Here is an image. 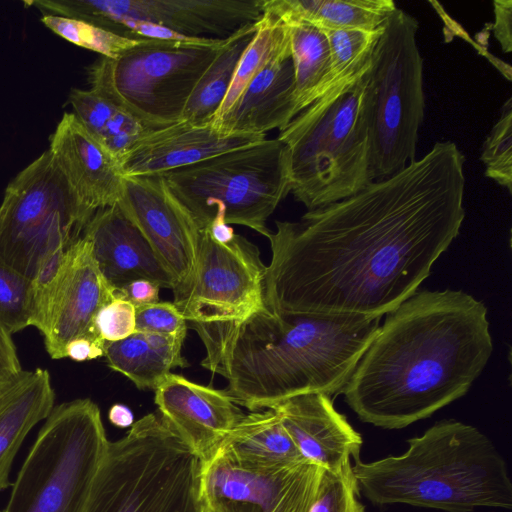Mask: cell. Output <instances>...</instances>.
<instances>
[{
  "label": "cell",
  "instance_id": "6da1fadb",
  "mask_svg": "<svg viewBox=\"0 0 512 512\" xmlns=\"http://www.w3.org/2000/svg\"><path fill=\"white\" fill-rule=\"evenodd\" d=\"M465 156L452 141L358 193L276 221L264 301L276 314L382 317L418 291L465 218Z\"/></svg>",
  "mask_w": 512,
  "mask_h": 512
},
{
  "label": "cell",
  "instance_id": "7a4b0ae2",
  "mask_svg": "<svg viewBox=\"0 0 512 512\" xmlns=\"http://www.w3.org/2000/svg\"><path fill=\"white\" fill-rule=\"evenodd\" d=\"M492 351L482 301L417 291L385 314L340 394L361 421L401 429L463 397Z\"/></svg>",
  "mask_w": 512,
  "mask_h": 512
},
{
  "label": "cell",
  "instance_id": "3957f363",
  "mask_svg": "<svg viewBox=\"0 0 512 512\" xmlns=\"http://www.w3.org/2000/svg\"><path fill=\"white\" fill-rule=\"evenodd\" d=\"M380 319L276 314L265 307L238 323L188 326L204 343L202 366L222 375L226 393L252 412L303 394H340Z\"/></svg>",
  "mask_w": 512,
  "mask_h": 512
},
{
  "label": "cell",
  "instance_id": "277c9868",
  "mask_svg": "<svg viewBox=\"0 0 512 512\" xmlns=\"http://www.w3.org/2000/svg\"><path fill=\"white\" fill-rule=\"evenodd\" d=\"M359 491L375 505L408 504L446 512L512 508L504 458L476 427L455 419L436 422L408 440L401 455L352 465Z\"/></svg>",
  "mask_w": 512,
  "mask_h": 512
},
{
  "label": "cell",
  "instance_id": "5b68a950",
  "mask_svg": "<svg viewBox=\"0 0 512 512\" xmlns=\"http://www.w3.org/2000/svg\"><path fill=\"white\" fill-rule=\"evenodd\" d=\"M368 74L328 103L313 102L280 130L291 191L308 210L348 198L375 181Z\"/></svg>",
  "mask_w": 512,
  "mask_h": 512
},
{
  "label": "cell",
  "instance_id": "8992f818",
  "mask_svg": "<svg viewBox=\"0 0 512 512\" xmlns=\"http://www.w3.org/2000/svg\"><path fill=\"white\" fill-rule=\"evenodd\" d=\"M84 512H207L202 461L149 413L108 442Z\"/></svg>",
  "mask_w": 512,
  "mask_h": 512
},
{
  "label": "cell",
  "instance_id": "52a82bcc",
  "mask_svg": "<svg viewBox=\"0 0 512 512\" xmlns=\"http://www.w3.org/2000/svg\"><path fill=\"white\" fill-rule=\"evenodd\" d=\"M162 176L199 230L222 221L266 237L268 218L291 191L289 153L277 138H265Z\"/></svg>",
  "mask_w": 512,
  "mask_h": 512
},
{
  "label": "cell",
  "instance_id": "ba28073f",
  "mask_svg": "<svg viewBox=\"0 0 512 512\" xmlns=\"http://www.w3.org/2000/svg\"><path fill=\"white\" fill-rule=\"evenodd\" d=\"M108 442L99 407L91 399L54 406L3 512H84Z\"/></svg>",
  "mask_w": 512,
  "mask_h": 512
},
{
  "label": "cell",
  "instance_id": "9c48e42d",
  "mask_svg": "<svg viewBox=\"0 0 512 512\" xmlns=\"http://www.w3.org/2000/svg\"><path fill=\"white\" fill-rule=\"evenodd\" d=\"M225 40H141L116 59L94 62L88 68L90 88L152 130L170 126L182 121L197 82Z\"/></svg>",
  "mask_w": 512,
  "mask_h": 512
},
{
  "label": "cell",
  "instance_id": "30bf717a",
  "mask_svg": "<svg viewBox=\"0 0 512 512\" xmlns=\"http://www.w3.org/2000/svg\"><path fill=\"white\" fill-rule=\"evenodd\" d=\"M94 214L47 149L7 185L0 204V257L34 279L57 252L82 236Z\"/></svg>",
  "mask_w": 512,
  "mask_h": 512
},
{
  "label": "cell",
  "instance_id": "8fae6325",
  "mask_svg": "<svg viewBox=\"0 0 512 512\" xmlns=\"http://www.w3.org/2000/svg\"><path fill=\"white\" fill-rule=\"evenodd\" d=\"M418 27L416 18L396 8L373 49L369 79L375 180L389 177L415 160L425 109Z\"/></svg>",
  "mask_w": 512,
  "mask_h": 512
},
{
  "label": "cell",
  "instance_id": "7c38bea8",
  "mask_svg": "<svg viewBox=\"0 0 512 512\" xmlns=\"http://www.w3.org/2000/svg\"><path fill=\"white\" fill-rule=\"evenodd\" d=\"M113 298L114 289L100 273L85 238L52 256L33 279L32 316L50 357L66 358V346L75 339L101 340L94 321Z\"/></svg>",
  "mask_w": 512,
  "mask_h": 512
},
{
  "label": "cell",
  "instance_id": "4fadbf2b",
  "mask_svg": "<svg viewBox=\"0 0 512 512\" xmlns=\"http://www.w3.org/2000/svg\"><path fill=\"white\" fill-rule=\"evenodd\" d=\"M265 271L257 246L245 237L219 243L200 230L193 277L173 303L188 323L242 322L266 307Z\"/></svg>",
  "mask_w": 512,
  "mask_h": 512
},
{
  "label": "cell",
  "instance_id": "5bb4252c",
  "mask_svg": "<svg viewBox=\"0 0 512 512\" xmlns=\"http://www.w3.org/2000/svg\"><path fill=\"white\" fill-rule=\"evenodd\" d=\"M24 4L43 16L83 20L106 30L121 20H136L192 40L228 39L263 15V0H30Z\"/></svg>",
  "mask_w": 512,
  "mask_h": 512
},
{
  "label": "cell",
  "instance_id": "9a60e30c",
  "mask_svg": "<svg viewBox=\"0 0 512 512\" xmlns=\"http://www.w3.org/2000/svg\"><path fill=\"white\" fill-rule=\"evenodd\" d=\"M321 472L306 459L256 466L216 454L202 463V493L214 512H309Z\"/></svg>",
  "mask_w": 512,
  "mask_h": 512
},
{
  "label": "cell",
  "instance_id": "2e32d148",
  "mask_svg": "<svg viewBox=\"0 0 512 512\" xmlns=\"http://www.w3.org/2000/svg\"><path fill=\"white\" fill-rule=\"evenodd\" d=\"M118 205L140 229L170 273L174 298L181 295L194 274L200 234L188 210L162 175L125 176Z\"/></svg>",
  "mask_w": 512,
  "mask_h": 512
},
{
  "label": "cell",
  "instance_id": "e0dca14e",
  "mask_svg": "<svg viewBox=\"0 0 512 512\" xmlns=\"http://www.w3.org/2000/svg\"><path fill=\"white\" fill-rule=\"evenodd\" d=\"M158 413L202 463L214 457L244 416L225 390L169 373L155 390Z\"/></svg>",
  "mask_w": 512,
  "mask_h": 512
},
{
  "label": "cell",
  "instance_id": "ac0fdd59",
  "mask_svg": "<svg viewBox=\"0 0 512 512\" xmlns=\"http://www.w3.org/2000/svg\"><path fill=\"white\" fill-rule=\"evenodd\" d=\"M82 237L88 241L100 273L114 291L138 279L173 289L170 273L118 204L96 211Z\"/></svg>",
  "mask_w": 512,
  "mask_h": 512
},
{
  "label": "cell",
  "instance_id": "d6986e66",
  "mask_svg": "<svg viewBox=\"0 0 512 512\" xmlns=\"http://www.w3.org/2000/svg\"><path fill=\"white\" fill-rule=\"evenodd\" d=\"M49 141L48 150L89 211L94 214L120 202L125 175L119 161L86 131L73 112L63 114Z\"/></svg>",
  "mask_w": 512,
  "mask_h": 512
},
{
  "label": "cell",
  "instance_id": "ffe728a7",
  "mask_svg": "<svg viewBox=\"0 0 512 512\" xmlns=\"http://www.w3.org/2000/svg\"><path fill=\"white\" fill-rule=\"evenodd\" d=\"M265 138L256 134H227L212 124L180 121L139 139L122 157L120 165L127 177L162 175Z\"/></svg>",
  "mask_w": 512,
  "mask_h": 512
},
{
  "label": "cell",
  "instance_id": "44dd1931",
  "mask_svg": "<svg viewBox=\"0 0 512 512\" xmlns=\"http://www.w3.org/2000/svg\"><path fill=\"white\" fill-rule=\"evenodd\" d=\"M271 409L304 459L330 471L340 469L351 457L359 459L362 437L334 408L330 396L303 394Z\"/></svg>",
  "mask_w": 512,
  "mask_h": 512
},
{
  "label": "cell",
  "instance_id": "7402d4cb",
  "mask_svg": "<svg viewBox=\"0 0 512 512\" xmlns=\"http://www.w3.org/2000/svg\"><path fill=\"white\" fill-rule=\"evenodd\" d=\"M291 56L278 59L260 72L231 108L212 125L227 134L265 135L282 130L297 115Z\"/></svg>",
  "mask_w": 512,
  "mask_h": 512
},
{
  "label": "cell",
  "instance_id": "603a6c76",
  "mask_svg": "<svg viewBox=\"0 0 512 512\" xmlns=\"http://www.w3.org/2000/svg\"><path fill=\"white\" fill-rule=\"evenodd\" d=\"M55 393L47 370H24L0 396V492L11 486L16 454L31 429L54 408Z\"/></svg>",
  "mask_w": 512,
  "mask_h": 512
},
{
  "label": "cell",
  "instance_id": "cb8c5ba5",
  "mask_svg": "<svg viewBox=\"0 0 512 512\" xmlns=\"http://www.w3.org/2000/svg\"><path fill=\"white\" fill-rule=\"evenodd\" d=\"M179 339L135 331L127 338L106 343L108 366L132 381L138 389L156 390L175 367H186Z\"/></svg>",
  "mask_w": 512,
  "mask_h": 512
},
{
  "label": "cell",
  "instance_id": "d4e9b609",
  "mask_svg": "<svg viewBox=\"0 0 512 512\" xmlns=\"http://www.w3.org/2000/svg\"><path fill=\"white\" fill-rule=\"evenodd\" d=\"M396 8L392 0H263V10L283 22H306L323 31L377 30Z\"/></svg>",
  "mask_w": 512,
  "mask_h": 512
},
{
  "label": "cell",
  "instance_id": "484cf974",
  "mask_svg": "<svg viewBox=\"0 0 512 512\" xmlns=\"http://www.w3.org/2000/svg\"><path fill=\"white\" fill-rule=\"evenodd\" d=\"M216 454L256 466L283 465L304 459L273 409L244 414Z\"/></svg>",
  "mask_w": 512,
  "mask_h": 512
},
{
  "label": "cell",
  "instance_id": "4316f807",
  "mask_svg": "<svg viewBox=\"0 0 512 512\" xmlns=\"http://www.w3.org/2000/svg\"><path fill=\"white\" fill-rule=\"evenodd\" d=\"M257 22L225 40L197 82L182 115V121L212 124L232 83L240 58L251 42Z\"/></svg>",
  "mask_w": 512,
  "mask_h": 512
},
{
  "label": "cell",
  "instance_id": "83f0119b",
  "mask_svg": "<svg viewBox=\"0 0 512 512\" xmlns=\"http://www.w3.org/2000/svg\"><path fill=\"white\" fill-rule=\"evenodd\" d=\"M285 24L290 33L298 115L317 98L323 87L330 67V47L323 30L306 22Z\"/></svg>",
  "mask_w": 512,
  "mask_h": 512
},
{
  "label": "cell",
  "instance_id": "f1b7e54d",
  "mask_svg": "<svg viewBox=\"0 0 512 512\" xmlns=\"http://www.w3.org/2000/svg\"><path fill=\"white\" fill-rule=\"evenodd\" d=\"M288 56H291L288 25L276 15L263 10L256 32L240 58L228 93L213 122L231 108L260 72L272 62Z\"/></svg>",
  "mask_w": 512,
  "mask_h": 512
},
{
  "label": "cell",
  "instance_id": "f546056e",
  "mask_svg": "<svg viewBox=\"0 0 512 512\" xmlns=\"http://www.w3.org/2000/svg\"><path fill=\"white\" fill-rule=\"evenodd\" d=\"M41 22L68 42L109 59L118 58L141 41L123 37L92 23L73 18L44 15L41 17Z\"/></svg>",
  "mask_w": 512,
  "mask_h": 512
},
{
  "label": "cell",
  "instance_id": "4dcf8cb0",
  "mask_svg": "<svg viewBox=\"0 0 512 512\" xmlns=\"http://www.w3.org/2000/svg\"><path fill=\"white\" fill-rule=\"evenodd\" d=\"M33 280L0 257V324L10 333L32 326Z\"/></svg>",
  "mask_w": 512,
  "mask_h": 512
},
{
  "label": "cell",
  "instance_id": "1f68e13d",
  "mask_svg": "<svg viewBox=\"0 0 512 512\" xmlns=\"http://www.w3.org/2000/svg\"><path fill=\"white\" fill-rule=\"evenodd\" d=\"M485 175L512 193V99L504 103L501 115L482 147Z\"/></svg>",
  "mask_w": 512,
  "mask_h": 512
},
{
  "label": "cell",
  "instance_id": "d6a6232c",
  "mask_svg": "<svg viewBox=\"0 0 512 512\" xmlns=\"http://www.w3.org/2000/svg\"><path fill=\"white\" fill-rule=\"evenodd\" d=\"M351 461L336 471L322 469L309 512H365Z\"/></svg>",
  "mask_w": 512,
  "mask_h": 512
},
{
  "label": "cell",
  "instance_id": "836d02e7",
  "mask_svg": "<svg viewBox=\"0 0 512 512\" xmlns=\"http://www.w3.org/2000/svg\"><path fill=\"white\" fill-rule=\"evenodd\" d=\"M188 323L173 302H157L136 308V331L184 341Z\"/></svg>",
  "mask_w": 512,
  "mask_h": 512
},
{
  "label": "cell",
  "instance_id": "e575fe53",
  "mask_svg": "<svg viewBox=\"0 0 512 512\" xmlns=\"http://www.w3.org/2000/svg\"><path fill=\"white\" fill-rule=\"evenodd\" d=\"M94 327L105 343L123 340L136 331V308L126 300L113 298L97 313Z\"/></svg>",
  "mask_w": 512,
  "mask_h": 512
},
{
  "label": "cell",
  "instance_id": "d590c367",
  "mask_svg": "<svg viewBox=\"0 0 512 512\" xmlns=\"http://www.w3.org/2000/svg\"><path fill=\"white\" fill-rule=\"evenodd\" d=\"M23 371L11 334L0 324V396Z\"/></svg>",
  "mask_w": 512,
  "mask_h": 512
},
{
  "label": "cell",
  "instance_id": "8d00e7d4",
  "mask_svg": "<svg viewBox=\"0 0 512 512\" xmlns=\"http://www.w3.org/2000/svg\"><path fill=\"white\" fill-rule=\"evenodd\" d=\"M160 287L146 279L131 281L114 291L115 298L131 303L135 308L159 302Z\"/></svg>",
  "mask_w": 512,
  "mask_h": 512
},
{
  "label": "cell",
  "instance_id": "74e56055",
  "mask_svg": "<svg viewBox=\"0 0 512 512\" xmlns=\"http://www.w3.org/2000/svg\"><path fill=\"white\" fill-rule=\"evenodd\" d=\"M493 34L504 53L512 51V1H493Z\"/></svg>",
  "mask_w": 512,
  "mask_h": 512
},
{
  "label": "cell",
  "instance_id": "f35d334b",
  "mask_svg": "<svg viewBox=\"0 0 512 512\" xmlns=\"http://www.w3.org/2000/svg\"><path fill=\"white\" fill-rule=\"evenodd\" d=\"M105 344L99 339L81 337L66 346L65 356L75 361L96 359L104 356Z\"/></svg>",
  "mask_w": 512,
  "mask_h": 512
},
{
  "label": "cell",
  "instance_id": "ab89813d",
  "mask_svg": "<svg viewBox=\"0 0 512 512\" xmlns=\"http://www.w3.org/2000/svg\"><path fill=\"white\" fill-rule=\"evenodd\" d=\"M109 421L120 428L131 427L134 415L130 408L123 404H114L108 412Z\"/></svg>",
  "mask_w": 512,
  "mask_h": 512
},
{
  "label": "cell",
  "instance_id": "60d3db41",
  "mask_svg": "<svg viewBox=\"0 0 512 512\" xmlns=\"http://www.w3.org/2000/svg\"><path fill=\"white\" fill-rule=\"evenodd\" d=\"M205 230L219 243H228L235 236L233 228L222 221L212 222Z\"/></svg>",
  "mask_w": 512,
  "mask_h": 512
},
{
  "label": "cell",
  "instance_id": "b9f144b4",
  "mask_svg": "<svg viewBox=\"0 0 512 512\" xmlns=\"http://www.w3.org/2000/svg\"><path fill=\"white\" fill-rule=\"evenodd\" d=\"M207 512H214V511L207 509Z\"/></svg>",
  "mask_w": 512,
  "mask_h": 512
},
{
  "label": "cell",
  "instance_id": "7bdbcfd3",
  "mask_svg": "<svg viewBox=\"0 0 512 512\" xmlns=\"http://www.w3.org/2000/svg\"><path fill=\"white\" fill-rule=\"evenodd\" d=\"M0 512H3V511H0Z\"/></svg>",
  "mask_w": 512,
  "mask_h": 512
}]
</instances>
